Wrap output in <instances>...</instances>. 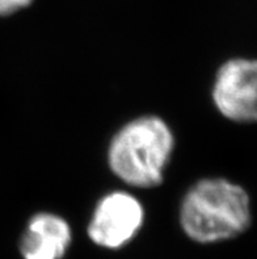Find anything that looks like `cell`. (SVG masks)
I'll return each instance as SVG.
<instances>
[{"label": "cell", "mask_w": 257, "mask_h": 259, "mask_svg": "<svg viewBox=\"0 0 257 259\" xmlns=\"http://www.w3.org/2000/svg\"><path fill=\"white\" fill-rule=\"evenodd\" d=\"M251 199L244 188L225 178H206L186 191L180 205V225L198 243H218L247 232Z\"/></svg>", "instance_id": "1"}, {"label": "cell", "mask_w": 257, "mask_h": 259, "mask_svg": "<svg viewBox=\"0 0 257 259\" xmlns=\"http://www.w3.org/2000/svg\"><path fill=\"white\" fill-rule=\"evenodd\" d=\"M175 150V136L163 118L147 115L125 124L112 138L108 164L118 179L137 188L163 183Z\"/></svg>", "instance_id": "2"}, {"label": "cell", "mask_w": 257, "mask_h": 259, "mask_svg": "<svg viewBox=\"0 0 257 259\" xmlns=\"http://www.w3.org/2000/svg\"><path fill=\"white\" fill-rule=\"evenodd\" d=\"M213 102L223 117L238 124H257V59L232 58L217 71Z\"/></svg>", "instance_id": "3"}, {"label": "cell", "mask_w": 257, "mask_h": 259, "mask_svg": "<svg viewBox=\"0 0 257 259\" xmlns=\"http://www.w3.org/2000/svg\"><path fill=\"white\" fill-rule=\"evenodd\" d=\"M143 223L144 208L137 197L125 191H114L96 204L87 233L97 246L116 250L131 242Z\"/></svg>", "instance_id": "4"}, {"label": "cell", "mask_w": 257, "mask_h": 259, "mask_svg": "<svg viewBox=\"0 0 257 259\" xmlns=\"http://www.w3.org/2000/svg\"><path fill=\"white\" fill-rule=\"evenodd\" d=\"M71 240V228L63 217L39 212L28 221L20 253L24 259H63Z\"/></svg>", "instance_id": "5"}, {"label": "cell", "mask_w": 257, "mask_h": 259, "mask_svg": "<svg viewBox=\"0 0 257 259\" xmlns=\"http://www.w3.org/2000/svg\"><path fill=\"white\" fill-rule=\"evenodd\" d=\"M32 3L33 0H0V16H10L25 10Z\"/></svg>", "instance_id": "6"}]
</instances>
